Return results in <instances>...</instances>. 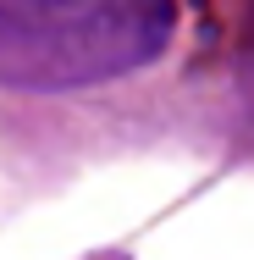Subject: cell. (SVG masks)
I'll return each instance as SVG.
<instances>
[{
	"instance_id": "1",
	"label": "cell",
	"mask_w": 254,
	"mask_h": 260,
	"mask_svg": "<svg viewBox=\"0 0 254 260\" xmlns=\"http://www.w3.org/2000/svg\"><path fill=\"white\" fill-rule=\"evenodd\" d=\"M166 39L171 0H0V83H100L144 67Z\"/></svg>"
}]
</instances>
